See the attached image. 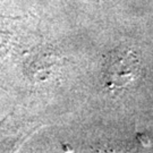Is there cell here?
Instances as JSON below:
<instances>
[{
	"instance_id": "6da1fadb",
	"label": "cell",
	"mask_w": 153,
	"mask_h": 153,
	"mask_svg": "<svg viewBox=\"0 0 153 153\" xmlns=\"http://www.w3.org/2000/svg\"><path fill=\"white\" fill-rule=\"evenodd\" d=\"M140 71V61L131 51L117 52L108 61L107 81L109 86H125L136 78Z\"/></svg>"
}]
</instances>
